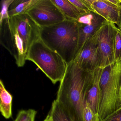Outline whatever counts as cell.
Instances as JSON below:
<instances>
[{"instance_id": "3957f363", "label": "cell", "mask_w": 121, "mask_h": 121, "mask_svg": "<svg viewBox=\"0 0 121 121\" xmlns=\"http://www.w3.org/2000/svg\"><path fill=\"white\" fill-rule=\"evenodd\" d=\"M78 37L77 21L69 19L49 26L40 27V39L58 53L68 65L73 61L76 56Z\"/></svg>"}, {"instance_id": "7a4b0ae2", "label": "cell", "mask_w": 121, "mask_h": 121, "mask_svg": "<svg viewBox=\"0 0 121 121\" xmlns=\"http://www.w3.org/2000/svg\"><path fill=\"white\" fill-rule=\"evenodd\" d=\"M92 72L81 69L73 61L68 65L56 100L71 121H83L86 92Z\"/></svg>"}, {"instance_id": "7c38bea8", "label": "cell", "mask_w": 121, "mask_h": 121, "mask_svg": "<svg viewBox=\"0 0 121 121\" xmlns=\"http://www.w3.org/2000/svg\"><path fill=\"white\" fill-rule=\"evenodd\" d=\"M57 6L66 19L77 21L81 16L87 13L80 9L69 0H51Z\"/></svg>"}, {"instance_id": "4fadbf2b", "label": "cell", "mask_w": 121, "mask_h": 121, "mask_svg": "<svg viewBox=\"0 0 121 121\" xmlns=\"http://www.w3.org/2000/svg\"><path fill=\"white\" fill-rule=\"evenodd\" d=\"M13 96L5 89L3 82L0 80V111L2 115L9 119L12 115Z\"/></svg>"}, {"instance_id": "30bf717a", "label": "cell", "mask_w": 121, "mask_h": 121, "mask_svg": "<svg viewBox=\"0 0 121 121\" xmlns=\"http://www.w3.org/2000/svg\"><path fill=\"white\" fill-rule=\"evenodd\" d=\"M91 7L94 12L121 29V9L110 3L108 0H94Z\"/></svg>"}, {"instance_id": "8992f818", "label": "cell", "mask_w": 121, "mask_h": 121, "mask_svg": "<svg viewBox=\"0 0 121 121\" xmlns=\"http://www.w3.org/2000/svg\"><path fill=\"white\" fill-rule=\"evenodd\" d=\"M26 14L40 27L49 26L66 19L51 0H39Z\"/></svg>"}, {"instance_id": "d4e9b609", "label": "cell", "mask_w": 121, "mask_h": 121, "mask_svg": "<svg viewBox=\"0 0 121 121\" xmlns=\"http://www.w3.org/2000/svg\"></svg>"}, {"instance_id": "9a60e30c", "label": "cell", "mask_w": 121, "mask_h": 121, "mask_svg": "<svg viewBox=\"0 0 121 121\" xmlns=\"http://www.w3.org/2000/svg\"><path fill=\"white\" fill-rule=\"evenodd\" d=\"M49 114L52 117L54 121H71L56 100L52 103Z\"/></svg>"}, {"instance_id": "8fae6325", "label": "cell", "mask_w": 121, "mask_h": 121, "mask_svg": "<svg viewBox=\"0 0 121 121\" xmlns=\"http://www.w3.org/2000/svg\"><path fill=\"white\" fill-rule=\"evenodd\" d=\"M103 69L98 68L93 71L86 92V103L92 111L98 114L100 98L99 82Z\"/></svg>"}, {"instance_id": "cb8c5ba5", "label": "cell", "mask_w": 121, "mask_h": 121, "mask_svg": "<svg viewBox=\"0 0 121 121\" xmlns=\"http://www.w3.org/2000/svg\"><path fill=\"white\" fill-rule=\"evenodd\" d=\"M44 121H54V120L52 117L49 114Z\"/></svg>"}, {"instance_id": "ffe728a7", "label": "cell", "mask_w": 121, "mask_h": 121, "mask_svg": "<svg viewBox=\"0 0 121 121\" xmlns=\"http://www.w3.org/2000/svg\"><path fill=\"white\" fill-rule=\"evenodd\" d=\"M102 121H121V108L109 115Z\"/></svg>"}, {"instance_id": "603a6c76", "label": "cell", "mask_w": 121, "mask_h": 121, "mask_svg": "<svg viewBox=\"0 0 121 121\" xmlns=\"http://www.w3.org/2000/svg\"><path fill=\"white\" fill-rule=\"evenodd\" d=\"M37 114V112L34 110L32 109V112L30 114L26 121H35V116Z\"/></svg>"}, {"instance_id": "6da1fadb", "label": "cell", "mask_w": 121, "mask_h": 121, "mask_svg": "<svg viewBox=\"0 0 121 121\" xmlns=\"http://www.w3.org/2000/svg\"><path fill=\"white\" fill-rule=\"evenodd\" d=\"M0 26V44L23 67L30 47L40 39V27L26 14L4 19Z\"/></svg>"}, {"instance_id": "52a82bcc", "label": "cell", "mask_w": 121, "mask_h": 121, "mask_svg": "<svg viewBox=\"0 0 121 121\" xmlns=\"http://www.w3.org/2000/svg\"><path fill=\"white\" fill-rule=\"evenodd\" d=\"M114 24L107 22L99 30L98 46L99 68L103 69L115 61L114 47L115 27Z\"/></svg>"}, {"instance_id": "5bb4252c", "label": "cell", "mask_w": 121, "mask_h": 121, "mask_svg": "<svg viewBox=\"0 0 121 121\" xmlns=\"http://www.w3.org/2000/svg\"><path fill=\"white\" fill-rule=\"evenodd\" d=\"M38 1L39 0H13L8 9L9 17L26 14Z\"/></svg>"}, {"instance_id": "5b68a950", "label": "cell", "mask_w": 121, "mask_h": 121, "mask_svg": "<svg viewBox=\"0 0 121 121\" xmlns=\"http://www.w3.org/2000/svg\"><path fill=\"white\" fill-rule=\"evenodd\" d=\"M26 60L35 64L53 84L61 81L68 66L61 56L48 47L40 39L30 47Z\"/></svg>"}, {"instance_id": "e0dca14e", "label": "cell", "mask_w": 121, "mask_h": 121, "mask_svg": "<svg viewBox=\"0 0 121 121\" xmlns=\"http://www.w3.org/2000/svg\"><path fill=\"white\" fill-rule=\"evenodd\" d=\"M83 121H99L98 114L95 113L86 103L83 112Z\"/></svg>"}, {"instance_id": "2e32d148", "label": "cell", "mask_w": 121, "mask_h": 121, "mask_svg": "<svg viewBox=\"0 0 121 121\" xmlns=\"http://www.w3.org/2000/svg\"><path fill=\"white\" fill-rule=\"evenodd\" d=\"M115 61H121V29L115 27L114 47Z\"/></svg>"}, {"instance_id": "ac0fdd59", "label": "cell", "mask_w": 121, "mask_h": 121, "mask_svg": "<svg viewBox=\"0 0 121 121\" xmlns=\"http://www.w3.org/2000/svg\"><path fill=\"white\" fill-rule=\"evenodd\" d=\"M13 0H2L1 3V12L0 14V22L4 19L9 17L8 10L10 5L13 2Z\"/></svg>"}, {"instance_id": "9c48e42d", "label": "cell", "mask_w": 121, "mask_h": 121, "mask_svg": "<svg viewBox=\"0 0 121 121\" xmlns=\"http://www.w3.org/2000/svg\"><path fill=\"white\" fill-rule=\"evenodd\" d=\"M77 22L78 26L79 37L76 54L86 42L97 32L107 21L97 13L90 12L81 16Z\"/></svg>"}, {"instance_id": "ba28073f", "label": "cell", "mask_w": 121, "mask_h": 121, "mask_svg": "<svg viewBox=\"0 0 121 121\" xmlns=\"http://www.w3.org/2000/svg\"><path fill=\"white\" fill-rule=\"evenodd\" d=\"M99 30L86 42L73 61L81 69L92 72L99 68Z\"/></svg>"}, {"instance_id": "7402d4cb", "label": "cell", "mask_w": 121, "mask_h": 121, "mask_svg": "<svg viewBox=\"0 0 121 121\" xmlns=\"http://www.w3.org/2000/svg\"><path fill=\"white\" fill-rule=\"evenodd\" d=\"M108 1L116 7L121 9V0H108Z\"/></svg>"}, {"instance_id": "44dd1931", "label": "cell", "mask_w": 121, "mask_h": 121, "mask_svg": "<svg viewBox=\"0 0 121 121\" xmlns=\"http://www.w3.org/2000/svg\"><path fill=\"white\" fill-rule=\"evenodd\" d=\"M32 110V109H30L20 111L14 121H26Z\"/></svg>"}, {"instance_id": "277c9868", "label": "cell", "mask_w": 121, "mask_h": 121, "mask_svg": "<svg viewBox=\"0 0 121 121\" xmlns=\"http://www.w3.org/2000/svg\"><path fill=\"white\" fill-rule=\"evenodd\" d=\"M99 121L121 108V61L103 69L99 82Z\"/></svg>"}, {"instance_id": "d6986e66", "label": "cell", "mask_w": 121, "mask_h": 121, "mask_svg": "<svg viewBox=\"0 0 121 121\" xmlns=\"http://www.w3.org/2000/svg\"><path fill=\"white\" fill-rule=\"evenodd\" d=\"M75 6L80 9L85 11L87 13L93 12L91 6L89 4L86 0H69Z\"/></svg>"}]
</instances>
